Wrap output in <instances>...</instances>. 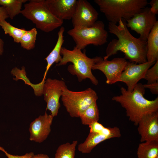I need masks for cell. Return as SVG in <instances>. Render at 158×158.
Instances as JSON below:
<instances>
[{
	"mask_svg": "<svg viewBox=\"0 0 158 158\" xmlns=\"http://www.w3.org/2000/svg\"><path fill=\"white\" fill-rule=\"evenodd\" d=\"M137 126L141 142L158 141V111L144 115Z\"/></svg>",
	"mask_w": 158,
	"mask_h": 158,
	"instance_id": "obj_13",
	"label": "cell"
},
{
	"mask_svg": "<svg viewBox=\"0 0 158 158\" xmlns=\"http://www.w3.org/2000/svg\"><path fill=\"white\" fill-rule=\"evenodd\" d=\"M32 158H49V157L46 154H40L34 155Z\"/></svg>",
	"mask_w": 158,
	"mask_h": 158,
	"instance_id": "obj_32",
	"label": "cell"
},
{
	"mask_svg": "<svg viewBox=\"0 0 158 158\" xmlns=\"http://www.w3.org/2000/svg\"><path fill=\"white\" fill-rule=\"evenodd\" d=\"M109 22L115 24L121 19L129 20L146 7L147 0H95Z\"/></svg>",
	"mask_w": 158,
	"mask_h": 158,
	"instance_id": "obj_4",
	"label": "cell"
},
{
	"mask_svg": "<svg viewBox=\"0 0 158 158\" xmlns=\"http://www.w3.org/2000/svg\"><path fill=\"white\" fill-rule=\"evenodd\" d=\"M11 73L16 77V78H13L14 80L17 81L19 79H21L24 81L25 84L31 86L33 88L36 96H41L43 95V87L45 80H42L41 82L37 84H32L26 77L25 68L24 66L22 67L21 70L15 67L12 69Z\"/></svg>",
	"mask_w": 158,
	"mask_h": 158,
	"instance_id": "obj_20",
	"label": "cell"
},
{
	"mask_svg": "<svg viewBox=\"0 0 158 158\" xmlns=\"http://www.w3.org/2000/svg\"><path fill=\"white\" fill-rule=\"evenodd\" d=\"M53 117L46 111L31 123L29 131V139L31 141L41 143L47 138L51 131V126Z\"/></svg>",
	"mask_w": 158,
	"mask_h": 158,
	"instance_id": "obj_14",
	"label": "cell"
},
{
	"mask_svg": "<svg viewBox=\"0 0 158 158\" xmlns=\"http://www.w3.org/2000/svg\"><path fill=\"white\" fill-rule=\"evenodd\" d=\"M60 54L62 56V59L57 66L66 65L71 62L72 64L68 66L67 70L72 75L77 76L79 82L88 78L94 85L98 84V80L92 73V68L102 57L89 58L86 54L85 51L82 52L75 46L71 50L62 47Z\"/></svg>",
	"mask_w": 158,
	"mask_h": 158,
	"instance_id": "obj_3",
	"label": "cell"
},
{
	"mask_svg": "<svg viewBox=\"0 0 158 158\" xmlns=\"http://www.w3.org/2000/svg\"><path fill=\"white\" fill-rule=\"evenodd\" d=\"M8 18V16L4 8L0 6V22L6 20Z\"/></svg>",
	"mask_w": 158,
	"mask_h": 158,
	"instance_id": "obj_31",
	"label": "cell"
},
{
	"mask_svg": "<svg viewBox=\"0 0 158 158\" xmlns=\"http://www.w3.org/2000/svg\"><path fill=\"white\" fill-rule=\"evenodd\" d=\"M0 26L4 30L5 34H8L11 37L14 41L19 43L23 35L26 32L25 29H20L11 25L6 20L0 22Z\"/></svg>",
	"mask_w": 158,
	"mask_h": 158,
	"instance_id": "obj_24",
	"label": "cell"
},
{
	"mask_svg": "<svg viewBox=\"0 0 158 158\" xmlns=\"http://www.w3.org/2000/svg\"><path fill=\"white\" fill-rule=\"evenodd\" d=\"M110 138L101 133L90 132L84 142L78 145V150L83 154L89 153L98 144Z\"/></svg>",
	"mask_w": 158,
	"mask_h": 158,
	"instance_id": "obj_18",
	"label": "cell"
},
{
	"mask_svg": "<svg viewBox=\"0 0 158 158\" xmlns=\"http://www.w3.org/2000/svg\"><path fill=\"white\" fill-rule=\"evenodd\" d=\"M156 62L147 61L140 64L128 62L121 73L118 82L125 83L127 87V90L132 91L138 81L143 79L146 71Z\"/></svg>",
	"mask_w": 158,
	"mask_h": 158,
	"instance_id": "obj_12",
	"label": "cell"
},
{
	"mask_svg": "<svg viewBox=\"0 0 158 158\" xmlns=\"http://www.w3.org/2000/svg\"><path fill=\"white\" fill-rule=\"evenodd\" d=\"M157 20L156 15L150 11V8L145 7L126 20L127 27L140 35L139 38L146 42L151 30Z\"/></svg>",
	"mask_w": 158,
	"mask_h": 158,
	"instance_id": "obj_9",
	"label": "cell"
},
{
	"mask_svg": "<svg viewBox=\"0 0 158 158\" xmlns=\"http://www.w3.org/2000/svg\"><path fill=\"white\" fill-rule=\"evenodd\" d=\"M98 16V13L88 1L77 0L71 19L73 28L91 26L97 20Z\"/></svg>",
	"mask_w": 158,
	"mask_h": 158,
	"instance_id": "obj_11",
	"label": "cell"
},
{
	"mask_svg": "<svg viewBox=\"0 0 158 158\" xmlns=\"http://www.w3.org/2000/svg\"><path fill=\"white\" fill-rule=\"evenodd\" d=\"M120 90L121 95L114 96L112 100L119 103L125 109L127 116L135 125H138L144 115L158 111V97L152 100L145 98V88L142 83H138L132 91L123 87Z\"/></svg>",
	"mask_w": 158,
	"mask_h": 158,
	"instance_id": "obj_2",
	"label": "cell"
},
{
	"mask_svg": "<svg viewBox=\"0 0 158 158\" xmlns=\"http://www.w3.org/2000/svg\"><path fill=\"white\" fill-rule=\"evenodd\" d=\"M0 150L3 152L8 158H32L34 155V153L32 152L27 153L21 156L11 154L8 153L3 148L0 146Z\"/></svg>",
	"mask_w": 158,
	"mask_h": 158,
	"instance_id": "obj_28",
	"label": "cell"
},
{
	"mask_svg": "<svg viewBox=\"0 0 158 158\" xmlns=\"http://www.w3.org/2000/svg\"><path fill=\"white\" fill-rule=\"evenodd\" d=\"M118 23L117 25L109 23V32L115 35L118 39H113L109 43L103 59H108L109 57L121 51L124 54L125 58L130 62L137 64L147 62V41L133 36L126 25V20L121 19Z\"/></svg>",
	"mask_w": 158,
	"mask_h": 158,
	"instance_id": "obj_1",
	"label": "cell"
},
{
	"mask_svg": "<svg viewBox=\"0 0 158 158\" xmlns=\"http://www.w3.org/2000/svg\"><path fill=\"white\" fill-rule=\"evenodd\" d=\"M21 14L35 24L36 27L46 32L61 27L63 20L55 16L49 9L45 0H31L25 4Z\"/></svg>",
	"mask_w": 158,
	"mask_h": 158,
	"instance_id": "obj_5",
	"label": "cell"
},
{
	"mask_svg": "<svg viewBox=\"0 0 158 158\" xmlns=\"http://www.w3.org/2000/svg\"><path fill=\"white\" fill-rule=\"evenodd\" d=\"M150 4L151 6L150 8V11L152 13L156 15L158 13V0H152Z\"/></svg>",
	"mask_w": 158,
	"mask_h": 158,
	"instance_id": "obj_30",
	"label": "cell"
},
{
	"mask_svg": "<svg viewBox=\"0 0 158 158\" xmlns=\"http://www.w3.org/2000/svg\"><path fill=\"white\" fill-rule=\"evenodd\" d=\"M143 79L147 81V84L158 82V60L146 71Z\"/></svg>",
	"mask_w": 158,
	"mask_h": 158,
	"instance_id": "obj_26",
	"label": "cell"
},
{
	"mask_svg": "<svg viewBox=\"0 0 158 158\" xmlns=\"http://www.w3.org/2000/svg\"><path fill=\"white\" fill-rule=\"evenodd\" d=\"M147 61H156L158 60V21L151 30L147 39Z\"/></svg>",
	"mask_w": 158,
	"mask_h": 158,
	"instance_id": "obj_17",
	"label": "cell"
},
{
	"mask_svg": "<svg viewBox=\"0 0 158 158\" xmlns=\"http://www.w3.org/2000/svg\"><path fill=\"white\" fill-rule=\"evenodd\" d=\"M98 98L97 93L90 88L80 91H73L68 88L63 91L61 99L63 106L72 117H79L82 113Z\"/></svg>",
	"mask_w": 158,
	"mask_h": 158,
	"instance_id": "obj_7",
	"label": "cell"
},
{
	"mask_svg": "<svg viewBox=\"0 0 158 158\" xmlns=\"http://www.w3.org/2000/svg\"><path fill=\"white\" fill-rule=\"evenodd\" d=\"M77 140L73 141L71 143L66 142L60 145L57 148L54 158H75Z\"/></svg>",
	"mask_w": 158,
	"mask_h": 158,
	"instance_id": "obj_23",
	"label": "cell"
},
{
	"mask_svg": "<svg viewBox=\"0 0 158 158\" xmlns=\"http://www.w3.org/2000/svg\"><path fill=\"white\" fill-rule=\"evenodd\" d=\"M49 9L58 18L71 20L75 11L77 0H45Z\"/></svg>",
	"mask_w": 158,
	"mask_h": 158,
	"instance_id": "obj_15",
	"label": "cell"
},
{
	"mask_svg": "<svg viewBox=\"0 0 158 158\" xmlns=\"http://www.w3.org/2000/svg\"><path fill=\"white\" fill-rule=\"evenodd\" d=\"M128 63L124 58L116 57L111 61L102 58L94 64L92 70L102 71L106 77V83L111 85L118 82Z\"/></svg>",
	"mask_w": 158,
	"mask_h": 158,
	"instance_id": "obj_10",
	"label": "cell"
},
{
	"mask_svg": "<svg viewBox=\"0 0 158 158\" xmlns=\"http://www.w3.org/2000/svg\"><path fill=\"white\" fill-rule=\"evenodd\" d=\"M104 27L103 21L97 20L90 27L73 28L67 33L73 39L75 47L82 50L90 44L101 46L107 42L108 33Z\"/></svg>",
	"mask_w": 158,
	"mask_h": 158,
	"instance_id": "obj_6",
	"label": "cell"
},
{
	"mask_svg": "<svg viewBox=\"0 0 158 158\" xmlns=\"http://www.w3.org/2000/svg\"><path fill=\"white\" fill-rule=\"evenodd\" d=\"M137 154L138 158H158V141L141 142Z\"/></svg>",
	"mask_w": 158,
	"mask_h": 158,
	"instance_id": "obj_19",
	"label": "cell"
},
{
	"mask_svg": "<svg viewBox=\"0 0 158 158\" xmlns=\"http://www.w3.org/2000/svg\"><path fill=\"white\" fill-rule=\"evenodd\" d=\"M67 88L65 82L56 79H47L44 84L43 94L47 103L46 110L51 112L54 117L56 116L61 107L59 99L64 90Z\"/></svg>",
	"mask_w": 158,
	"mask_h": 158,
	"instance_id": "obj_8",
	"label": "cell"
},
{
	"mask_svg": "<svg viewBox=\"0 0 158 158\" xmlns=\"http://www.w3.org/2000/svg\"><path fill=\"white\" fill-rule=\"evenodd\" d=\"M4 51V42L0 38V55H2Z\"/></svg>",
	"mask_w": 158,
	"mask_h": 158,
	"instance_id": "obj_33",
	"label": "cell"
},
{
	"mask_svg": "<svg viewBox=\"0 0 158 158\" xmlns=\"http://www.w3.org/2000/svg\"><path fill=\"white\" fill-rule=\"evenodd\" d=\"M90 133H102L104 127L98 122H93L89 126Z\"/></svg>",
	"mask_w": 158,
	"mask_h": 158,
	"instance_id": "obj_27",
	"label": "cell"
},
{
	"mask_svg": "<svg viewBox=\"0 0 158 158\" xmlns=\"http://www.w3.org/2000/svg\"><path fill=\"white\" fill-rule=\"evenodd\" d=\"M145 88L149 89L151 92L154 94H158V82L143 85Z\"/></svg>",
	"mask_w": 158,
	"mask_h": 158,
	"instance_id": "obj_29",
	"label": "cell"
},
{
	"mask_svg": "<svg viewBox=\"0 0 158 158\" xmlns=\"http://www.w3.org/2000/svg\"><path fill=\"white\" fill-rule=\"evenodd\" d=\"M27 0H0V5L4 8L9 17L13 19L16 15L20 13L22 6Z\"/></svg>",
	"mask_w": 158,
	"mask_h": 158,
	"instance_id": "obj_22",
	"label": "cell"
},
{
	"mask_svg": "<svg viewBox=\"0 0 158 158\" xmlns=\"http://www.w3.org/2000/svg\"><path fill=\"white\" fill-rule=\"evenodd\" d=\"M37 35V31L35 28L27 30L20 41L21 47L28 50L33 49L35 47Z\"/></svg>",
	"mask_w": 158,
	"mask_h": 158,
	"instance_id": "obj_25",
	"label": "cell"
},
{
	"mask_svg": "<svg viewBox=\"0 0 158 158\" xmlns=\"http://www.w3.org/2000/svg\"><path fill=\"white\" fill-rule=\"evenodd\" d=\"M64 31V28L61 27L58 32L57 40L54 48L44 59L47 61V65L42 79L43 80H45L47 73L52 65L54 63H59L62 59L60 51L64 42L63 34Z\"/></svg>",
	"mask_w": 158,
	"mask_h": 158,
	"instance_id": "obj_16",
	"label": "cell"
},
{
	"mask_svg": "<svg viewBox=\"0 0 158 158\" xmlns=\"http://www.w3.org/2000/svg\"><path fill=\"white\" fill-rule=\"evenodd\" d=\"M82 124L89 126L92 123L98 122L99 112L97 102L92 103L80 115L79 117Z\"/></svg>",
	"mask_w": 158,
	"mask_h": 158,
	"instance_id": "obj_21",
	"label": "cell"
}]
</instances>
